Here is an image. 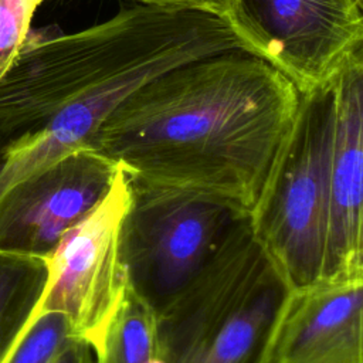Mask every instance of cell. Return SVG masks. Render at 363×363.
<instances>
[{
	"instance_id": "obj_16",
	"label": "cell",
	"mask_w": 363,
	"mask_h": 363,
	"mask_svg": "<svg viewBox=\"0 0 363 363\" xmlns=\"http://www.w3.org/2000/svg\"><path fill=\"white\" fill-rule=\"evenodd\" d=\"M91 350L92 349L85 342L75 337L61 350V353L51 363H94V359L91 357Z\"/></svg>"
},
{
	"instance_id": "obj_4",
	"label": "cell",
	"mask_w": 363,
	"mask_h": 363,
	"mask_svg": "<svg viewBox=\"0 0 363 363\" xmlns=\"http://www.w3.org/2000/svg\"><path fill=\"white\" fill-rule=\"evenodd\" d=\"M335 79L301 94L292 126L248 214L289 288L322 278L330 196Z\"/></svg>"
},
{
	"instance_id": "obj_12",
	"label": "cell",
	"mask_w": 363,
	"mask_h": 363,
	"mask_svg": "<svg viewBox=\"0 0 363 363\" xmlns=\"http://www.w3.org/2000/svg\"><path fill=\"white\" fill-rule=\"evenodd\" d=\"M94 363H164L156 356L155 312L129 286Z\"/></svg>"
},
{
	"instance_id": "obj_11",
	"label": "cell",
	"mask_w": 363,
	"mask_h": 363,
	"mask_svg": "<svg viewBox=\"0 0 363 363\" xmlns=\"http://www.w3.org/2000/svg\"><path fill=\"white\" fill-rule=\"evenodd\" d=\"M47 281L44 258L0 252V363L23 333Z\"/></svg>"
},
{
	"instance_id": "obj_5",
	"label": "cell",
	"mask_w": 363,
	"mask_h": 363,
	"mask_svg": "<svg viewBox=\"0 0 363 363\" xmlns=\"http://www.w3.org/2000/svg\"><path fill=\"white\" fill-rule=\"evenodd\" d=\"M129 184L121 258L128 286L157 315L203 272L248 213L194 191L130 177Z\"/></svg>"
},
{
	"instance_id": "obj_8",
	"label": "cell",
	"mask_w": 363,
	"mask_h": 363,
	"mask_svg": "<svg viewBox=\"0 0 363 363\" xmlns=\"http://www.w3.org/2000/svg\"><path fill=\"white\" fill-rule=\"evenodd\" d=\"M119 166L85 146L0 196V252L47 258L109 191Z\"/></svg>"
},
{
	"instance_id": "obj_13",
	"label": "cell",
	"mask_w": 363,
	"mask_h": 363,
	"mask_svg": "<svg viewBox=\"0 0 363 363\" xmlns=\"http://www.w3.org/2000/svg\"><path fill=\"white\" fill-rule=\"evenodd\" d=\"M75 339L68 318L45 312L26 325L6 363H51Z\"/></svg>"
},
{
	"instance_id": "obj_1",
	"label": "cell",
	"mask_w": 363,
	"mask_h": 363,
	"mask_svg": "<svg viewBox=\"0 0 363 363\" xmlns=\"http://www.w3.org/2000/svg\"><path fill=\"white\" fill-rule=\"evenodd\" d=\"M299 96L278 69L231 50L143 84L102 122L89 147L135 182L211 196L250 214Z\"/></svg>"
},
{
	"instance_id": "obj_10",
	"label": "cell",
	"mask_w": 363,
	"mask_h": 363,
	"mask_svg": "<svg viewBox=\"0 0 363 363\" xmlns=\"http://www.w3.org/2000/svg\"><path fill=\"white\" fill-rule=\"evenodd\" d=\"M363 52L335 78V129L325 264L320 279L363 277Z\"/></svg>"
},
{
	"instance_id": "obj_2",
	"label": "cell",
	"mask_w": 363,
	"mask_h": 363,
	"mask_svg": "<svg viewBox=\"0 0 363 363\" xmlns=\"http://www.w3.org/2000/svg\"><path fill=\"white\" fill-rule=\"evenodd\" d=\"M242 50L214 14L138 4L71 34L31 30L0 74V132L55 115L89 142L132 92L179 65Z\"/></svg>"
},
{
	"instance_id": "obj_3",
	"label": "cell",
	"mask_w": 363,
	"mask_h": 363,
	"mask_svg": "<svg viewBox=\"0 0 363 363\" xmlns=\"http://www.w3.org/2000/svg\"><path fill=\"white\" fill-rule=\"evenodd\" d=\"M289 285L248 218L203 272L155 315L164 363H261Z\"/></svg>"
},
{
	"instance_id": "obj_14",
	"label": "cell",
	"mask_w": 363,
	"mask_h": 363,
	"mask_svg": "<svg viewBox=\"0 0 363 363\" xmlns=\"http://www.w3.org/2000/svg\"><path fill=\"white\" fill-rule=\"evenodd\" d=\"M43 0H0V74L20 50Z\"/></svg>"
},
{
	"instance_id": "obj_9",
	"label": "cell",
	"mask_w": 363,
	"mask_h": 363,
	"mask_svg": "<svg viewBox=\"0 0 363 363\" xmlns=\"http://www.w3.org/2000/svg\"><path fill=\"white\" fill-rule=\"evenodd\" d=\"M363 277L289 288L261 363H363Z\"/></svg>"
},
{
	"instance_id": "obj_7",
	"label": "cell",
	"mask_w": 363,
	"mask_h": 363,
	"mask_svg": "<svg viewBox=\"0 0 363 363\" xmlns=\"http://www.w3.org/2000/svg\"><path fill=\"white\" fill-rule=\"evenodd\" d=\"M129 204V177L119 167L106 196L44 258L45 286L27 323L41 313L61 312L77 339L95 354L102 349L128 288L121 230Z\"/></svg>"
},
{
	"instance_id": "obj_15",
	"label": "cell",
	"mask_w": 363,
	"mask_h": 363,
	"mask_svg": "<svg viewBox=\"0 0 363 363\" xmlns=\"http://www.w3.org/2000/svg\"><path fill=\"white\" fill-rule=\"evenodd\" d=\"M139 4L157 6L166 9H180V10H193L214 14L223 17L225 10L227 0H136Z\"/></svg>"
},
{
	"instance_id": "obj_17",
	"label": "cell",
	"mask_w": 363,
	"mask_h": 363,
	"mask_svg": "<svg viewBox=\"0 0 363 363\" xmlns=\"http://www.w3.org/2000/svg\"><path fill=\"white\" fill-rule=\"evenodd\" d=\"M360 1H362V3H363V0H360Z\"/></svg>"
},
{
	"instance_id": "obj_6",
	"label": "cell",
	"mask_w": 363,
	"mask_h": 363,
	"mask_svg": "<svg viewBox=\"0 0 363 363\" xmlns=\"http://www.w3.org/2000/svg\"><path fill=\"white\" fill-rule=\"evenodd\" d=\"M362 7L360 0H227L221 18L244 51L306 94L363 52Z\"/></svg>"
}]
</instances>
